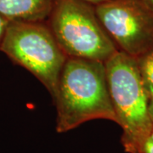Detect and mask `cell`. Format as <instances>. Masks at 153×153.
I'll list each match as a JSON object with an SVG mask.
<instances>
[{"instance_id": "obj_1", "label": "cell", "mask_w": 153, "mask_h": 153, "mask_svg": "<svg viewBox=\"0 0 153 153\" xmlns=\"http://www.w3.org/2000/svg\"><path fill=\"white\" fill-rule=\"evenodd\" d=\"M53 98L57 111L56 131L60 134L95 119L117 123L104 62L67 58Z\"/></svg>"}, {"instance_id": "obj_2", "label": "cell", "mask_w": 153, "mask_h": 153, "mask_svg": "<svg viewBox=\"0 0 153 153\" xmlns=\"http://www.w3.org/2000/svg\"><path fill=\"white\" fill-rule=\"evenodd\" d=\"M105 67L117 123L123 129L121 142L128 153L153 128L150 99L136 59L118 50L105 62Z\"/></svg>"}, {"instance_id": "obj_3", "label": "cell", "mask_w": 153, "mask_h": 153, "mask_svg": "<svg viewBox=\"0 0 153 153\" xmlns=\"http://www.w3.org/2000/svg\"><path fill=\"white\" fill-rule=\"evenodd\" d=\"M48 26L67 58L105 62L118 49L94 9L81 0H55Z\"/></svg>"}, {"instance_id": "obj_4", "label": "cell", "mask_w": 153, "mask_h": 153, "mask_svg": "<svg viewBox=\"0 0 153 153\" xmlns=\"http://www.w3.org/2000/svg\"><path fill=\"white\" fill-rule=\"evenodd\" d=\"M38 78L54 97L67 56L42 22H10L0 47Z\"/></svg>"}, {"instance_id": "obj_5", "label": "cell", "mask_w": 153, "mask_h": 153, "mask_svg": "<svg viewBox=\"0 0 153 153\" xmlns=\"http://www.w3.org/2000/svg\"><path fill=\"white\" fill-rule=\"evenodd\" d=\"M94 10L119 51L138 59L153 49V11L139 0H109Z\"/></svg>"}, {"instance_id": "obj_6", "label": "cell", "mask_w": 153, "mask_h": 153, "mask_svg": "<svg viewBox=\"0 0 153 153\" xmlns=\"http://www.w3.org/2000/svg\"><path fill=\"white\" fill-rule=\"evenodd\" d=\"M55 0H0V15L10 22H43Z\"/></svg>"}, {"instance_id": "obj_7", "label": "cell", "mask_w": 153, "mask_h": 153, "mask_svg": "<svg viewBox=\"0 0 153 153\" xmlns=\"http://www.w3.org/2000/svg\"><path fill=\"white\" fill-rule=\"evenodd\" d=\"M140 74L149 99L153 97V49L136 59Z\"/></svg>"}, {"instance_id": "obj_8", "label": "cell", "mask_w": 153, "mask_h": 153, "mask_svg": "<svg viewBox=\"0 0 153 153\" xmlns=\"http://www.w3.org/2000/svg\"><path fill=\"white\" fill-rule=\"evenodd\" d=\"M128 153H153V128Z\"/></svg>"}, {"instance_id": "obj_9", "label": "cell", "mask_w": 153, "mask_h": 153, "mask_svg": "<svg viewBox=\"0 0 153 153\" xmlns=\"http://www.w3.org/2000/svg\"><path fill=\"white\" fill-rule=\"evenodd\" d=\"M9 24H10V22L0 15V47L3 42V39L4 38L6 29L8 27Z\"/></svg>"}, {"instance_id": "obj_10", "label": "cell", "mask_w": 153, "mask_h": 153, "mask_svg": "<svg viewBox=\"0 0 153 153\" xmlns=\"http://www.w3.org/2000/svg\"><path fill=\"white\" fill-rule=\"evenodd\" d=\"M82 2H84V3H87L88 4H94V5H99V4H103L105 2H107V1H109V0H81Z\"/></svg>"}, {"instance_id": "obj_11", "label": "cell", "mask_w": 153, "mask_h": 153, "mask_svg": "<svg viewBox=\"0 0 153 153\" xmlns=\"http://www.w3.org/2000/svg\"><path fill=\"white\" fill-rule=\"evenodd\" d=\"M139 1L153 11V0H139Z\"/></svg>"}, {"instance_id": "obj_12", "label": "cell", "mask_w": 153, "mask_h": 153, "mask_svg": "<svg viewBox=\"0 0 153 153\" xmlns=\"http://www.w3.org/2000/svg\"><path fill=\"white\" fill-rule=\"evenodd\" d=\"M149 114L151 117L152 122L153 123V97L150 99V101H149Z\"/></svg>"}]
</instances>
